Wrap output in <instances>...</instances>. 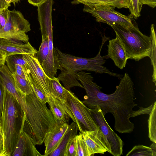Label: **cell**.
<instances>
[{
    "label": "cell",
    "instance_id": "6da1fadb",
    "mask_svg": "<svg viewBox=\"0 0 156 156\" xmlns=\"http://www.w3.org/2000/svg\"><path fill=\"white\" fill-rule=\"evenodd\" d=\"M75 75L86 92L83 103L90 109L99 107L104 115L108 113L112 114L115 120L114 129L120 133H131L134 126L129 116L137 104L134 101V84L128 73L120 79L115 92L110 94L101 90L102 88L93 82L90 73L82 71L76 72Z\"/></svg>",
    "mask_w": 156,
    "mask_h": 156
},
{
    "label": "cell",
    "instance_id": "7a4b0ae2",
    "mask_svg": "<svg viewBox=\"0 0 156 156\" xmlns=\"http://www.w3.org/2000/svg\"><path fill=\"white\" fill-rule=\"evenodd\" d=\"M46 104L41 101L33 89L30 94L25 95L22 129L29 136L35 145L42 144L57 125L51 111Z\"/></svg>",
    "mask_w": 156,
    "mask_h": 156
},
{
    "label": "cell",
    "instance_id": "3957f363",
    "mask_svg": "<svg viewBox=\"0 0 156 156\" xmlns=\"http://www.w3.org/2000/svg\"><path fill=\"white\" fill-rule=\"evenodd\" d=\"M3 106L1 124L4 147L2 156H11L22 129L24 112L17 100L3 86Z\"/></svg>",
    "mask_w": 156,
    "mask_h": 156
},
{
    "label": "cell",
    "instance_id": "277c9868",
    "mask_svg": "<svg viewBox=\"0 0 156 156\" xmlns=\"http://www.w3.org/2000/svg\"><path fill=\"white\" fill-rule=\"evenodd\" d=\"M107 40L108 38L104 36L98 53L96 56L92 58H87L76 57L63 53L57 48L54 47L59 69H62L73 74L83 70L93 71L100 73H106L121 79L123 76L122 75L112 72L102 66L106 62L104 59L109 58L108 55L101 56L100 54L103 45Z\"/></svg>",
    "mask_w": 156,
    "mask_h": 156
},
{
    "label": "cell",
    "instance_id": "5b68a950",
    "mask_svg": "<svg viewBox=\"0 0 156 156\" xmlns=\"http://www.w3.org/2000/svg\"><path fill=\"white\" fill-rule=\"evenodd\" d=\"M109 26L120 39L128 59L138 61L146 57H150L152 46L151 39L142 34L137 25L129 29L116 24Z\"/></svg>",
    "mask_w": 156,
    "mask_h": 156
},
{
    "label": "cell",
    "instance_id": "8992f818",
    "mask_svg": "<svg viewBox=\"0 0 156 156\" xmlns=\"http://www.w3.org/2000/svg\"><path fill=\"white\" fill-rule=\"evenodd\" d=\"M85 5L83 11L90 13L98 22L106 23L109 25H118L126 29L132 28L137 25L131 15H123L115 11L114 6L92 4Z\"/></svg>",
    "mask_w": 156,
    "mask_h": 156
},
{
    "label": "cell",
    "instance_id": "52a82bcc",
    "mask_svg": "<svg viewBox=\"0 0 156 156\" xmlns=\"http://www.w3.org/2000/svg\"><path fill=\"white\" fill-rule=\"evenodd\" d=\"M30 30V24L20 11L9 10L6 23L0 30V38L27 43L29 38L26 33Z\"/></svg>",
    "mask_w": 156,
    "mask_h": 156
},
{
    "label": "cell",
    "instance_id": "ba28073f",
    "mask_svg": "<svg viewBox=\"0 0 156 156\" xmlns=\"http://www.w3.org/2000/svg\"><path fill=\"white\" fill-rule=\"evenodd\" d=\"M66 103L72 112L78 129L80 133L85 130L93 131L99 127L90 111L82 101L70 90L65 89Z\"/></svg>",
    "mask_w": 156,
    "mask_h": 156
},
{
    "label": "cell",
    "instance_id": "9c48e42d",
    "mask_svg": "<svg viewBox=\"0 0 156 156\" xmlns=\"http://www.w3.org/2000/svg\"><path fill=\"white\" fill-rule=\"evenodd\" d=\"M90 111L97 125L110 144L111 149V154L114 156L122 155L123 147L124 144L109 125L100 108L97 107L90 109Z\"/></svg>",
    "mask_w": 156,
    "mask_h": 156
},
{
    "label": "cell",
    "instance_id": "30bf717a",
    "mask_svg": "<svg viewBox=\"0 0 156 156\" xmlns=\"http://www.w3.org/2000/svg\"><path fill=\"white\" fill-rule=\"evenodd\" d=\"M28 72L37 83L39 89L48 98L52 95L51 79L46 74L36 55L23 54Z\"/></svg>",
    "mask_w": 156,
    "mask_h": 156
},
{
    "label": "cell",
    "instance_id": "8fae6325",
    "mask_svg": "<svg viewBox=\"0 0 156 156\" xmlns=\"http://www.w3.org/2000/svg\"><path fill=\"white\" fill-rule=\"evenodd\" d=\"M81 133L90 156L96 153L104 154L107 151L111 154L110 144L99 128L93 131L85 130Z\"/></svg>",
    "mask_w": 156,
    "mask_h": 156
},
{
    "label": "cell",
    "instance_id": "7c38bea8",
    "mask_svg": "<svg viewBox=\"0 0 156 156\" xmlns=\"http://www.w3.org/2000/svg\"><path fill=\"white\" fill-rule=\"evenodd\" d=\"M0 50L5 52L7 56L15 54L35 56L37 52L29 41L24 43L3 38H0Z\"/></svg>",
    "mask_w": 156,
    "mask_h": 156
},
{
    "label": "cell",
    "instance_id": "4fadbf2b",
    "mask_svg": "<svg viewBox=\"0 0 156 156\" xmlns=\"http://www.w3.org/2000/svg\"><path fill=\"white\" fill-rule=\"evenodd\" d=\"M48 103L57 124L68 123L70 119L76 122L74 117L66 103L51 95L48 97Z\"/></svg>",
    "mask_w": 156,
    "mask_h": 156
},
{
    "label": "cell",
    "instance_id": "5bb4252c",
    "mask_svg": "<svg viewBox=\"0 0 156 156\" xmlns=\"http://www.w3.org/2000/svg\"><path fill=\"white\" fill-rule=\"evenodd\" d=\"M0 78L5 89L17 100L24 111L25 95L19 91L16 88L12 73L6 65L0 67Z\"/></svg>",
    "mask_w": 156,
    "mask_h": 156
},
{
    "label": "cell",
    "instance_id": "9a60e30c",
    "mask_svg": "<svg viewBox=\"0 0 156 156\" xmlns=\"http://www.w3.org/2000/svg\"><path fill=\"white\" fill-rule=\"evenodd\" d=\"M108 47V55L115 65L121 69L125 67L127 58L123 45L118 37L110 40Z\"/></svg>",
    "mask_w": 156,
    "mask_h": 156
},
{
    "label": "cell",
    "instance_id": "2e32d148",
    "mask_svg": "<svg viewBox=\"0 0 156 156\" xmlns=\"http://www.w3.org/2000/svg\"><path fill=\"white\" fill-rule=\"evenodd\" d=\"M30 138L21 129L12 156H41Z\"/></svg>",
    "mask_w": 156,
    "mask_h": 156
},
{
    "label": "cell",
    "instance_id": "e0dca14e",
    "mask_svg": "<svg viewBox=\"0 0 156 156\" xmlns=\"http://www.w3.org/2000/svg\"><path fill=\"white\" fill-rule=\"evenodd\" d=\"M69 126V125L67 123L57 124L54 129L49 133L44 142L45 149L43 156H48L55 149Z\"/></svg>",
    "mask_w": 156,
    "mask_h": 156
},
{
    "label": "cell",
    "instance_id": "ac0fdd59",
    "mask_svg": "<svg viewBox=\"0 0 156 156\" xmlns=\"http://www.w3.org/2000/svg\"><path fill=\"white\" fill-rule=\"evenodd\" d=\"M78 130V127L75 122H73L69 125L58 145L48 156H64L67 144L70 140L77 135Z\"/></svg>",
    "mask_w": 156,
    "mask_h": 156
},
{
    "label": "cell",
    "instance_id": "d6986e66",
    "mask_svg": "<svg viewBox=\"0 0 156 156\" xmlns=\"http://www.w3.org/2000/svg\"><path fill=\"white\" fill-rule=\"evenodd\" d=\"M72 4H92L98 5L111 6L118 9L129 8L130 0H73Z\"/></svg>",
    "mask_w": 156,
    "mask_h": 156
},
{
    "label": "cell",
    "instance_id": "ffe728a7",
    "mask_svg": "<svg viewBox=\"0 0 156 156\" xmlns=\"http://www.w3.org/2000/svg\"><path fill=\"white\" fill-rule=\"evenodd\" d=\"M60 70L61 73L57 78L59 81H62L65 88L69 90L74 86L84 88L83 85L78 81L75 73H70L62 69Z\"/></svg>",
    "mask_w": 156,
    "mask_h": 156
},
{
    "label": "cell",
    "instance_id": "44dd1931",
    "mask_svg": "<svg viewBox=\"0 0 156 156\" xmlns=\"http://www.w3.org/2000/svg\"><path fill=\"white\" fill-rule=\"evenodd\" d=\"M41 30L42 36V42L36 56L42 66L47 59L48 56V39L47 31L42 29Z\"/></svg>",
    "mask_w": 156,
    "mask_h": 156
},
{
    "label": "cell",
    "instance_id": "7402d4cb",
    "mask_svg": "<svg viewBox=\"0 0 156 156\" xmlns=\"http://www.w3.org/2000/svg\"><path fill=\"white\" fill-rule=\"evenodd\" d=\"M5 63L10 72L13 74L15 73V65H18L23 67L27 73L28 70L27 63L24 59L22 54H15L7 57Z\"/></svg>",
    "mask_w": 156,
    "mask_h": 156
},
{
    "label": "cell",
    "instance_id": "603a6c76",
    "mask_svg": "<svg viewBox=\"0 0 156 156\" xmlns=\"http://www.w3.org/2000/svg\"><path fill=\"white\" fill-rule=\"evenodd\" d=\"M147 121L148 137L152 142L156 143V102L153 103L151 111Z\"/></svg>",
    "mask_w": 156,
    "mask_h": 156
},
{
    "label": "cell",
    "instance_id": "cb8c5ba5",
    "mask_svg": "<svg viewBox=\"0 0 156 156\" xmlns=\"http://www.w3.org/2000/svg\"><path fill=\"white\" fill-rule=\"evenodd\" d=\"M52 95L62 101H66L65 89L57 77L51 79Z\"/></svg>",
    "mask_w": 156,
    "mask_h": 156
},
{
    "label": "cell",
    "instance_id": "d4e9b609",
    "mask_svg": "<svg viewBox=\"0 0 156 156\" xmlns=\"http://www.w3.org/2000/svg\"><path fill=\"white\" fill-rule=\"evenodd\" d=\"M15 87L20 92L25 95L30 94L32 89L29 81L15 74H12Z\"/></svg>",
    "mask_w": 156,
    "mask_h": 156
},
{
    "label": "cell",
    "instance_id": "484cf974",
    "mask_svg": "<svg viewBox=\"0 0 156 156\" xmlns=\"http://www.w3.org/2000/svg\"><path fill=\"white\" fill-rule=\"evenodd\" d=\"M126 156H156V152L149 147L143 145L134 146L126 155Z\"/></svg>",
    "mask_w": 156,
    "mask_h": 156
},
{
    "label": "cell",
    "instance_id": "4316f807",
    "mask_svg": "<svg viewBox=\"0 0 156 156\" xmlns=\"http://www.w3.org/2000/svg\"><path fill=\"white\" fill-rule=\"evenodd\" d=\"M150 37L151 39L152 44L150 58L153 69L152 76V80L156 85V34L154 30V25L153 24H152L151 26V34Z\"/></svg>",
    "mask_w": 156,
    "mask_h": 156
},
{
    "label": "cell",
    "instance_id": "83f0119b",
    "mask_svg": "<svg viewBox=\"0 0 156 156\" xmlns=\"http://www.w3.org/2000/svg\"><path fill=\"white\" fill-rule=\"evenodd\" d=\"M75 139L76 156H90L81 133L76 135Z\"/></svg>",
    "mask_w": 156,
    "mask_h": 156
},
{
    "label": "cell",
    "instance_id": "f1b7e54d",
    "mask_svg": "<svg viewBox=\"0 0 156 156\" xmlns=\"http://www.w3.org/2000/svg\"><path fill=\"white\" fill-rule=\"evenodd\" d=\"M143 5L140 0H130L129 6V8L130 15L136 19L140 16V12Z\"/></svg>",
    "mask_w": 156,
    "mask_h": 156
},
{
    "label": "cell",
    "instance_id": "f546056e",
    "mask_svg": "<svg viewBox=\"0 0 156 156\" xmlns=\"http://www.w3.org/2000/svg\"><path fill=\"white\" fill-rule=\"evenodd\" d=\"M27 75L28 76V80L30 84L37 96L43 103L45 104L48 103V98L37 87L36 83L33 80L29 73H27Z\"/></svg>",
    "mask_w": 156,
    "mask_h": 156
},
{
    "label": "cell",
    "instance_id": "4dcf8cb0",
    "mask_svg": "<svg viewBox=\"0 0 156 156\" xmlns=\"http://www.w3.org/2000/svg\"><path fill=\"white\" fill-rule=\"evenodd\" d=\"M64 156H76L75 137L70 140L67 144Z\"/></svg>",
    "mask_w": 156,
    "mask_h": 156
},
{
    "label": "cell",
    "instance_id": "1f68e13d",
    "mask_svg": "<svg viewBox=\"0 0 156 156\" xmlns=\"http://www.w3.org/2000/svg\"><path fill=\"white\" fill-rule=\"evenodd\" d=\"M153 103L150 106L147 108H144L141 107H140V109L138 110L133 111L132 113L130 114L129 118L134 117L136 116L144 114H149L151 111L153 106Z\"/></svg>",
    "mask_w": 156,
    "mask_h": 156
},
{
    "label": "cell",
    "instance_id": "d6a6232c",
    "mask_svg": "<svg viewBox=\"0 0 156 156\" xmlns=\"http://www.w3.org/2000/svg\"><path fill=\"white\" fill-rule=\"evenodd\" d=\"M9 11L8 8L0 10V30L4 27L6 23Z\"/></svg>",
    "mask_w": 156,
    "mask_h": 156
},
{
    "label": "cell",
    "instance_id": "836d02e7",
    "mask_svg": "<svg viewBox=\"0 0 156 156\" xmlns=\"http://www.w3.org/2000/svg\"><path fill=\"white\" fill-rule=\"evenodd\" d=\"M4 147L3 133L1 124L0 125V156H2Z\"/></svg>",
    "mask_w": 156,
    "mask_h": 156
},
{
    "label": "cell",
    "instance_id": "e575fe53",
    "mask_svg": "<svg viewBox=\"0 0 156 156\" xmlns=\"http://www.w3.org/2000/svg\"><path fill=\"white\" fill-rule=\"evenodd\" d=\"M3 82L0 78V108L2 112L3 106Z\"/></svg>",
    "mask_w": 156,
    "mask_h": 156
},
{
    "label": "cell",
    "instance_id": "d590c367",
    "mask_svg": "<svg viewBox=\"0 0 156 156\" xmlns=\"http://www.w3.org/2000/svg\"><path fill=\"white\" fill-rule=\"evenodd\" d=\"M140 1L142 5H147L152 8L156 6V0H140Z\"/></svg>",
    "mask_w": 156,
    "mask_h": 156
},
{
    "label": "cell",
    "instance_id": "8d00e7d4",
    "mask_svg": "<svg viewBox=\"0 0 156 156\" xmlns=\"http://www.w3.org/2000/svg\"><path fill=\"white\" fill-rule=\"evenodd\" d=\"M7 57L5 52L0 50V67L5 64Z\"/></svg>",
    "mask_w": 156,
    "mask_h": 156
},
{
    "label": "cell",
    "instance_id": "74e56055",
    "mask_svg": "<svg viewBox=\"0 0 156 156\" xmlns=\"http://www.w3.org/2000/svg\"><path fill=\"white\" fill-rule=\"evenodd\" d=\"M29 3L34 6H37L44 3L47 0H27Z\"/></svg>",
    "mask_w": 156,
    "mask_h": 156
},
{
    "label": "cell",
    "instance_id": "f35d334b",
    "mask_svg": "<svg viewBox=\"0 0 156 156\" xmlns=\"http://www.w3.org/2000/svg\"><path fill=\"white\" fill-rule=\"evenodd\" d=\"M10 4L7 3L5 0H0V10L8 8Z\"/></svg>",
    "mask_w": 156,
    "mask_h": 156
},
{
    "label": "cell",
    "instance_id": "ab89813d",
    "mask_svg": "<svg viewBox=\"0 0 156 156\" xmlns=\"http://www.w3.org/2000/svg\"><path fill=\"white\" fill-rule=\"evenodd\" d=\"M5 1L8 3L10 4L11 3H12L14 5H15L16 3L21 0H5Z\"/></svg>",
    "mask_w": 156,
    "mask_h": 156
},
{
    "label": "cell",
    "instance_id": "60d3db41",
    "mask_svg": "<svg viewBox=\"0 0 156 156\" xmlns=\"http://www.w3.org/2000/svg\"><path fill=\"white\" fill-rule=\"evenodd\" d=\"M156 143L153 142L152 144L150 146V147L152 149V150L155 152H156Z\"/></svg>",
    "mask_w": 156,
    "mask_h": 156
},
{
    "label": "cell",
    "instance_id": "b9f144b4",
    "mask_svg": "<svg viewBox=\"0 0 156 156\" xmlns=\"http://www.w3.org/2000/svg\"><path fill=\"white\" fill-rule=\"evenodd\" d=\"M2 114V112L0 108V125H1V122Z\"/></svg>",
    "mask_w": 156,
    "mask_h": 156
}]
</instances>
